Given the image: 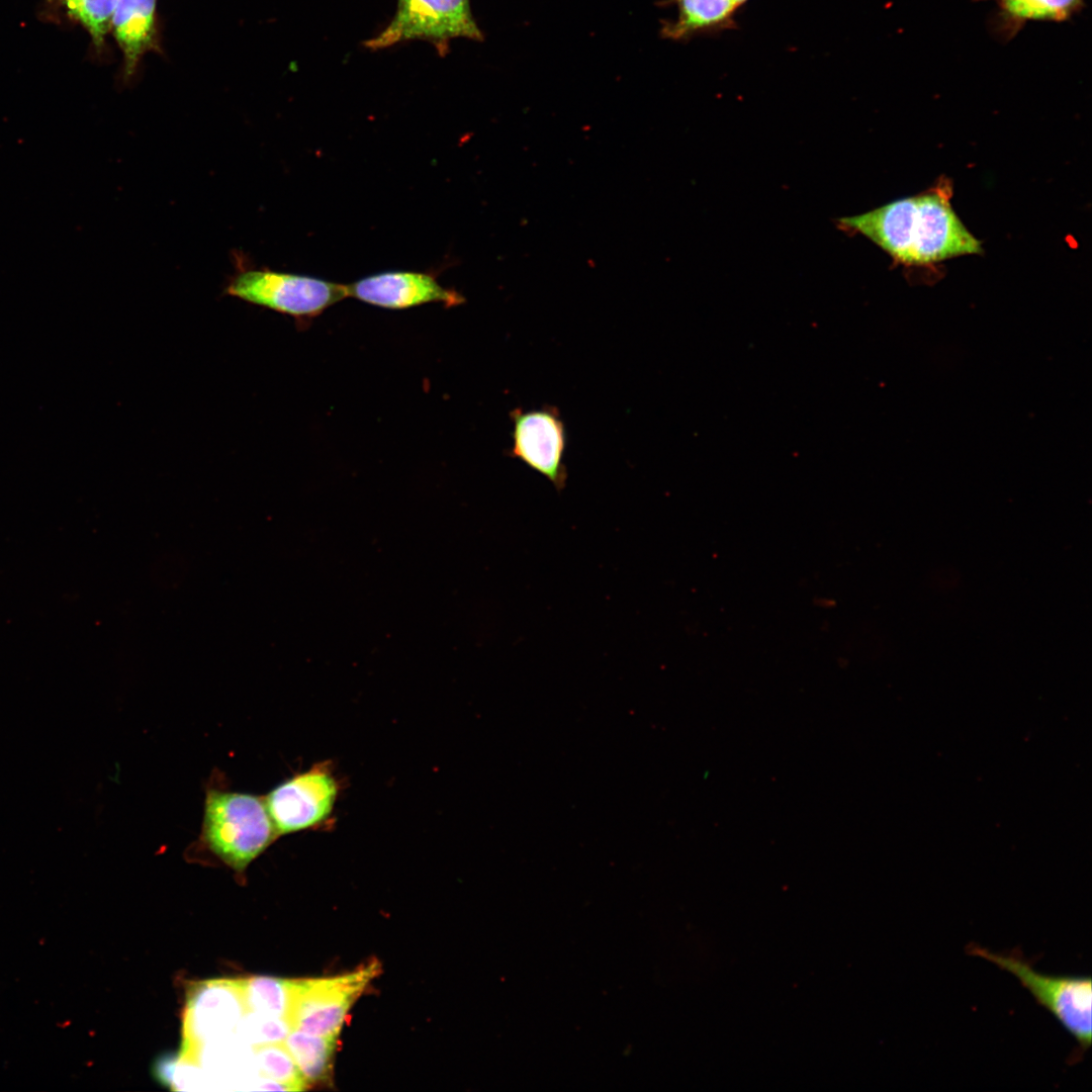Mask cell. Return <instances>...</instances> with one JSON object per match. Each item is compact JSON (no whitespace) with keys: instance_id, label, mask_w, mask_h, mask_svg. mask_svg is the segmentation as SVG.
Here are the masks:
<instances>
[{"instance_id":"1","label":"cell","mask_w":1092,"mask_h":1092,"mask_svg":"<svg viewBox=\"0 0 1092 1092\" xmlns=\"http://www.w3.org/2000/svg\"><path fill=\"white\" fill-rule=\"evenodd\" d=\"M952 185L940 179L926 191L837 220V226L871 240L905 266H930L980 254L981 242L954 212Z\"/></svg>"},{"instance_id":"4","label":"cell","mask_w":1092,"mask_h":1092,"mask_svg":"<svg viewBox=\"0 0 1092 1092\" xmlns=\"http://www.w3.org/2000/svg\"><path fill=\"white\" fill-rule=\"evenodd\" d=\"M223 291L250 304L289 315L299 326L348 296L344 284L244 263L229 277Z\"/></svg>"},{"instance_id":"15","label":"cell","mask_w":1092,"mask_h":1092,"mask_svg":"<svg viewBox=\"0 0 1092 1092\" xmlns=\"http://www.w3.org/2000/svg\"><path fill=\"white\" fill-rule=\"evenodd\" d=\"M252 1049L255 1065L260 1076L283 1085L287 1091L306 1089V1082L284 1041L253 1046Z\"/></svg>"},{"instance_id":"13","label":"cell","mask_w":1092,"mask_h":1092,"mask_svg":"<svg viewBox=\"0 0 1092 1092\" xmlns=\"http://www.w3.org/2000/svg\"><path fill=\"white\" fill-rule=\"evenodd\" d=\"M337 1038L297 1029L288 1033L284 1043L306 1084L322 1082L330 1076Z\"/></svg>"},{"instance_id":"12","label":"cell","mask_w":1092,"mask_h":1092,"mask_svg":"<svg viewBox=\"0 0 1092 1092\" xmlns=\"http://www.w3.org/2000/svg\"><path fill=\"white\" fill-rule=\"evenodd\" d=\"M155 5L156 0H117L111 22L128 72L152 39Z\"/></svg>"},{"instance_id":"6","label":"cell","mask_w":1092,"mask_h":1092,"mask_svg":"<svg viewBox=\"0 0 1092 1092\" xmlns=\"http://www.w3.org/2000/svg\"><path fill=\"white\" fill-rule=\"evenodd\" d=\"M482 39L469 0H397L389 23L365 47L380 50L408 40H426L445 55L453 38Z\"/></svg>"},{"instance_id":"9","label":"cell","mask_w":1092,"mask_h":1092,"mask_svg":"<svg viewBox=\"0 0 1092 1092\" xmlns=\"http://www.w3.org/2000/svg\"><path fill=\"white\" fill-rule=\"evenodd\" d=\"M513 445L510 455L544 475L557 490L566 484L563 463L566 431L559 413L551 406L511 412Z\"/></svg>"},{"instance_id":"17","label":"cell","mask_w":1092,"mask_h":1092,"mask_svg":"<svg viewBox=\"0 0 1092 1092\" xmlns=\"http://www.w3.org/2000/svg\"><path fill=\"white\" fill-rule=\"evenodd\" d=\"M292 1027L285 1018H274L247 1012L236 1033L245 1043L253 1046L282 1042Z\"/></svg>"},{"instance_id":"8","label":"cell","mask_w":1092,"mask_h":1092,"mask_svg":"<svg viewBox=\"0 0 1092 1092\" xmlns=\"http://www.w3.org/2000/svg\"><path fill=\"white\" fill-rule=\"evenodd\" d=\"M339 792L336 776L324 762L275 786L264 799L278 836L326 825L331 821Z\"/></svg>"},{"instance_id":"3","label":"cell","mask_w":1092,"mask_h":1092,"mask_svg":"<svg viewBox=\"0 0 1092 1092\" xmlns=\"http://www.w3.org/2000/svg\"><path fill=\"white\" fill-rule=\"evenodd\" d=\"M966 950L969 954L983 958L1014 975L1036 1003L1050 1011L1077 1040L1078 1048L1069 1063L1076 1064L1083 1059L1092 1042L1090 977L1040 974L1018 948L1008 952H994L971 943Z\"/></svg>"},{"instance_id":"14","label":"cell","mask_w":1092,"mask_h":1092,"mask_svg":"<svg viewBox=\"0 0 1092 1092\" xmlns=\"http://www.w3.org/2000/svg\"><path fill=\"white\" fill-rule=\"evenodd\" d=\"M291 979L253 976L242 979L248 1012L289 1021L292 1004Z\"/></svg>"},{"instance_id":"5","label":"cell","mask_w":1092,"mask_h":1092,"mask_svg":"<svg viewBox=\"0 0 1092 1092\" xmlns=\"http://www.w3.org/2000/svg\"><path fill=\"white\" fill-rule=\"evenodd\" d=\"M380 964L325 978L294 979L289 1022L292 1029L338 1037L348 1011L371 981Z\"/></svg>"},{"instance_id":"16","label":"cell","mask_w":1092,"mask_h":1092,"mask_svg":"<svg viewBox=\"0 0 1092 1092\" xmlns=\"http://www.w3.org/2000/svg\"><path fill=\"white\" fill-rule=\"evenodd\" d=\"M1003 15L1014 23L1027 20L1062 21L1083 6V0H996Z\"/></svg>"},{"instance_id":"11","label":"cell","mask_w":1092,"mask_h":1092,"mask_svg":"<svg viewBox=\"0 0 1092 1092\" xmlns=\"http://www.w3.org/2000/svg\"><path fill=\"white\" fill-rule=\"evenodd\" d=\"M677 18L665 24L663 35L685 39L692 35L715 33L735 26L738 7L733 0H675Z\"/></svg>"},{"instance_id":"18","label":"cell","mask_w":1092,"mask_h":1092,"mask_svg":"<svg viewBox=\"0 0 1092 1092\" xmlns=\"http://www.w3.org/2000/svg\"><path fill=\"white\" fill-rule=\"evenodd\" d=\"M71 13L101 41L109 30L117 0H65Z\"/></svg>"},{"instance_id":"10","label":"cell","mask_w":1092,"mask_h":1092,"mask_svg":"<svg viewBox=\"0 0 1092 1092\" xmlns=\"http://www.w3.org/2000/svg\"><path fill=\"white\" fill-rule=\"evenodd\" d=\"M348 287V296L389 309H403L425 303L459 305L465 298L442 286L429 273L389 271L364 277Z\"/></svg>"},{"instance_id":"7","label":"cell","mask_w":1092,"mask_h":1092,"mask_svg":"<svg viewBox=\"0 0 1092 1092\" xmlns=\"http://www.w3.org/2000/svg\"><path fill=\"white\" fill-rule=\"evenodd\" d=\"M242 979H210L192 983L183 1011V1042L179 1057L195 1063L207 1043L235 1035L247 1014Z\"/></svg>"},{"instance_id":"19","label":"cell","mask_w":1092,"mask_h":1092,"mask_svg":"<svg viewBox=\"0 0 1092 1092\" xmlns=\"http://www.w3.org/2000/svg\"><path fill=\"white\" fill-rule=\"evenodd\" d=\"M747 1H748V0H733V2H734V3L736 4V6H737L738 8H739L740 6H742L743 4H745V3L747 2Z\"/></svg>"},{"instance_id":"2","label":"cell","mask_w":1092,"mask_h":1092,"mask_svg":"<svg viewBox=\"0 0 1092 1092\" xmlns=\"http://www.w3.org/2000/svg\"><path fill=\"white\" fill-rule=\"evenodd\" d=\"M278 837L264 796L206 788L196 844L222 863L244 873Z\"/></svg>"}]
</instances>
